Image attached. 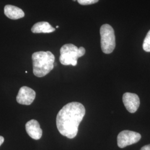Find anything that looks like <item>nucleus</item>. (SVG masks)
Wrapping results in <instances>:
<instances>
[{"mask_svg":"<svg viewBox=\"0 0 150 150\" xmlns=\"http://www.w3.org/2000/svg\"><path fill=\"white\" fill-rule=\"evenodd\" d=\"M6 16L11 20H17L25 16V13L21 8L15 6L7 5L4 8Z\"/></svg>","mask_w":150,"mask_h":150,"instance_id":"1a4fd4ad","label":"nucleus"},{"mask_svg":"<svg viewBox=\"0 0 150 150\" xmlns=\"http://www.w3.org/2000/svg\"><path fill=\"white\" fill-rule=\"evenodd\" d=\"M141 139L139 133L129 130L121 131L117 136V145L120 148H125L127 146L134 144Z\"/></svg>","mask_w":150,"mask_h":150,"instance_id":"39448f33","label":"nucleus"},{"mask_svg":"<svg viewBox=\"0 0 150 150\" xmlns=\"http://www.w3.org/2000/svg\"><path fill=\"white\" fill-rule=\"evenodd\" d=\"M73 1H77V0H72Z\"/></svg>","mask_w":150,"mask_h":150,"instance_id":"dca6fc26","label":"nucleus"},{"mask_svg":"<svg viewBox=\"0 0 150 150\" xmlns=\"http://www.w3.org/2000/svg\"><path fill=\"white\" fill-rule=\"evenodd\" d=\"M140 150H150V144L143 146Z\"/></svg>","mask_w":150,"mask_h":150,"instance_id":"ddd939ff","label":"nucleus"},{"mask_svg":"<svg viewBox=\"0 0 150 150\" xmlns=\"http://www.w3.org/2000/svg\"><path fill=\"white\" fill-rule=\"evenodd\" d=\"M122 100L125 106L129 112L134 113L137 111L140 104L138 95L132 93L126 92L123 94Z\"/></svg>","mask_w":150,"mask_h":150,"instance_id":"0eeeda50","label":"nucleus"},{"mask_svg":"<svg viewBox=\"0 0 150 150\" xmlns=\"http://www.w3.org/2000/svg\"><path fill=\"white\" fill-rule=\"evenodd\" d=\"M86 50L83 47L78 48L73 44H66L60 49L59 61L63 65L75 66L77 64L78 59L83 56Z\"/></svg>","mask_w":150,"mask_h":150,"instance_id":"7ed1b4c3","label":"nucleus"},{"mask_svg":"<svg viewBox=\"0 0 150 150\" xmlns=\"http://www.w3.org/2000/svg\"><path fill=\"white\" fill-rule=\"evenodd\" d=\"M81 5H88L97 3L99 0H77Z\"/></svg>","mask_w":150,"mask_h":150,"instance_id":"f8f14e48","label":"nucleus"},{"mask_svg":"<svg viewBox=\"0 0 150 150\" xmlns=\"http://www.w3.org/2000/svg\"><path fill=\"white\" fill-rule=\"evenodd\" d=\"M33 74L38 77H42L53 70L54 56L50 51H39L32 54Z\"/></svg>","mask_w":150,"mask_h":150,"instance_id":"f03ea898","label":"nucleus"},{"mask_svg":"<svg viewBox=\"0 0 150 150\" xmlns=\"http://www.w3.org/2000/svg\"><path fill=\"white\" fill-rule=\"evenodd\" d=\"M4 137L0 136V146L4 143Z\"/></svg>","mask_w":150,"mask_h":150,"instance_id":"4468645a","label":"nucleus"},{"mask_svg":"<svg viewBox=\"0 0 150 150\" xmlns=\"http://www.w3.org/2000/svg\"><path fill=\"white\" fill-rule=\"evenodd\" d=\"M143 49L146 52H150V30L148 32L143 43Z\"/></svg>","mask_w":150,"mask_h":150,"instance_id":"9b49d317","label":"nucleus"},{"mask_svg":"<svg viewBox=\"0 0 150 150\" xmlns=\"http://www.w3.org/2000/svg\"><path fill=\"white\" fill-rule=\"evenodd\" d=\"M101 47L102 52L106 54L112 53L116 46L115 32L110 25H103L100 28Z\"/></svg>","mask_w":150,"mask_h":150,"instance_id":"20e7f679","label":"nucleus"},{"mask_svg":"<svg viewBox=\"0 0 150 150\" xmlns=\"http://www.w3.org/2000/svg\"><path fill=\"white\" fill-rule=\"evenodd\" d=\"M59 27V26H56V28H58Z\"/></svg>","mask_w":150,"mask_h":150,"instance_id":"2eb2a0df","label":"nucleus"},{"mask_svg":"<svg viewBox=\"0 0 150 150\" xmlns=\"http://www.w3.org/2000/svg\"><path fill=\"white\" fill-rule=\"evenodd\" d=\"M35 97V91L27 86H23L19 90L16 100L20 104L30 105L33 102Z\"/></svg>","mask_w":150,"mask_h":150,"instance_id":"423d86ee","label":"nucleus"},{"mask_svg":"<svg viewBox=\"0 0 150 150\" xmlns=\"http://www.w3.org/2000/svg\"><path fill=\"white\" fill-rule=\"evenodd\" d=\"M26 130L27 134L32 139H40L42 135V130L40 127V123L35 120H31L26 124Z\"/></svg>","mask_w":150,"mask_h":150,"instance_id":"6e6552de","label":"nucleus"},{"mask_svg":"<svg viewBox=\"0 0 150 150\" xmlns=\"http://www.w3.org/2000/svg\"><path fill=\"white\" fill-rule=\"evenodd\" d=\"M55 30L47 22H39L32 26L31 31L34 33H46L54 32Z\"/></svg>","mask_w":150,"mask_h":150,"instance_id":"9d476101","label":"nucleus"},{"mask_svg":"<svg viewBox=\"0 0 150 150\" xmlns=\"http://www.w3.org/2000/svg\"><path fill=\"white\" fill-rule=\"evenodd\" d=\"M85 112V108L81 103L72 102L66 104L59 110L56 117V125L59 133L70 139L75 138Z\"/></svg>","mask_w":150,"mask_h":150,"instance_id":"f257e3e1","label":"nucleus"}]
</instances>
